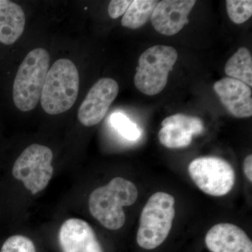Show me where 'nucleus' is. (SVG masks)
<instances>
[{"label": "nucleus", "instance_id": "nucleus-9", "mask_svg": "<svg viewBox=\"0 0 252 252\" xmlns=\"http://www.w3.org/2000/svg\"><path fill=\"white\" fill-rule=\"evenodd\" d=\"M158 132V140L169 149L185 148L191 144L194 135L203 133L205 127L198 117L177 114L165 118Z\"/></svg>", "mask_w": 252, "mask_h": 252}, {"label": "nucleus", "instance_id": "nucleus-4", "mask_svg": "<svg viewBox=\"0 0 252 252\" xmlns=\"http://www.w3.org/2000/svg\"><path fill=\"white\" fill-rule=\"evenodd\" d=\"M175 198L165 192H157L149 198L141 212L136 238L141 248L154 250L165 241L175 219Z\"/></svg>", "mask_w": 252, "mask_h": 252}, {"label": "nucleus", "instance_id": "nucleus-6", "mask_svg": "<svg viewBox=\"0 0 252 252\" xmlns=\"http://www.w3.org/2000/svg\"><path fill=\"white\" fill-rule=\"evenodd\" d=\"M52 151L41 144L29 146L16 159L12 174L32 194H36L46 188L54 174Z\"/></svg>", "mask_w": 252, "mask_h": 252}, {"label": "nucleus", "instance_id": "nucleus-13", "mask_svg": "<svg viewBox=\"0 0 252 252\" xmlns=\"http://www.w3.org/2000/svg\"><path fill=\"white\" fill-rule=\"evenodd\" d=\"M205 242L210 252H252L251 239L233 223L214 225L205 235Z\"/></svg>", "mask_w": 252, "mask_h": 252}, {"label": "nucleus", "instance_id": "nucleus-20", "mask_svg": "<svg viewBox=\"0 0 252 252\" xmlns=\"http://www.w3.org/2000/svg\"><path fill=\"white\" fill-rule=\"evenodd\" d=\"M131 0H112L109 2L108 14L113 19H116L125 14L130 5Z\"/></svg>", "mask_w": 252, "mask_h": 252}, {"label": "nucleus", "instance_id": "nucleus-16", "mask_svg": "<svg viewBox=\"0 0 252 252\" xmlns=\"http://www.w3.org/2000/svg\"><path fill=\"white\" fill-rule=\"evenodd\" d=\"M158 3L156 0L132 1L122 20L123 27L137 29L142 27L152 17L154 9Z\"/></svg>", "mask_w": 252, "mask_h": 252}, {"label": "nucleus", "instance_id": "nucleus-3", "mask_svg": "<svg viewBox=\"0 0 252 252\" xmlns=\"http://www.w3.org/2000/svg\"><path fill=\"white\" fill-rule=\"evenodd\" d=\"M50 56L46 49L32 50L18 68L13 84V101L21 112L35 108L49 72Z\"/></svg>", "mask_w": 252, "mask_h": 252}, {"label": "nucleus", "instance_id": "nucleus-10", "mask_svg": "<svg viewBox=\"0 0 252 252\" xmlns=\"http://www.w3.org/2000/svg\"><path fill=\"white\" fill-rule=\"evenodd\" d=\"M195 0H162L158 1L151 17L156 31L165 36L180 32L189 23Z\"/></svg>", "mask_w": 252, "mask_h": 252}, {"label": "nucleus", "instance_id": "nucleus-19", "mask_svg": "<svg viewBox=\"0 0 252 252\" xmlns=\"http://www.w3.org/2000/svg\"><path fill=\"white\" fill-rule=\"evenodd\" d=\"M0 252H36V249L31 239L23 235H16L4 242Z\"/></svg>", "mask_w": 252, "mask_h": 252}, {"label": "nucleus", "instance_id": "nucleus-21", "mask_svg": "<svg viewBox=\"0 0 252 252\" xmlns=\"http://www.w3.org/2000/svg\"><path fill=\"white\" fill-rule=\"evenodd\" d=\"M243 171L248 180L252 182V156L248 155L243 162Z\"/></svg>", "mask_w": 252, "mask_h": 252}, {"label": "nucleus", "instance_id": "nucleus-17", "mask_svg": "<svg viewBox=\"0 0 252 252\" xmlns=\"http://www.w3.org/2000/svg\"><path fill=\"white\" fill-rule=\"evenodd\" d=\"M225 3L228 16L235 24H242L252 17L251 0H228Z\"/></svg>", "mask_w": 252, "mask_h": 252}, {"label": "nucleus", "instance_id": "nucleus-11", "mask_svg": "<svg viewBox=\"0 0 252 252\" xmlns=\"http://www.w3.org/2000/svg\"><path fill=\"white\" fill-rule=\"evenodd\" d=\"M59 240L63 252H104L92 227L79 219H69L63 223Z\"/></svg>", "mask_w": 252, "mask_h": 252}, {"label": "nucleus", "instance_id": "nucleus-7", "mask_svg": "<svg viewBox=\"0 0 252 252\" xmlns=\"http://www.w3.org/2000/svg\"><path fill=\"white\" fill-rule=\"evenodd\" d=\"M188 170L195 185L207 195L223 196L234 187V169L229 162L220 158L194 159L189 164Z\"/></svg>", "mask_w": 252, "mask_h": 252}, {"label": "nucleus", "instance_id": "nucleus-2", "mask_svg": "<svg viewBox=\"0 0 252 252\" xmlns=\"http://www.w3.org/2000/svg\"><path fill=\"white\" fill-rule=\"evenodd\" d=\"M79 90V74L70 60H58L46 75L41 94L43 109L51 115L62 114L72 108Z\"/></svg>", "mask_w": 252, "mask_h": 252}, {"label": "nucleus", "instance_id": "nucleus-15", "mask_svg": "<svg viewBox=\"0 0 252 252\" xmlns=\"http://www.w3.org/2000/svg\"><path fill=\"white\" fill-rule=\"evenodd\" d=\"M225 73L232 79L252 86V57L247 48H240L225 65Z\"/></svg>", "mask_w": 252, "mask_h": 252}, {"label": "nucleus", "instance_id": "nucleus-5", "mask_svg": "<svg viewBox=\"0 0 252 252\" xmlns=\"http://www.w3.org/2000/svg\"><path fill=\"white\" fill-rule=\"evenodd\" d=\"M178 54L172 46L157 45L141 55L134 78L135 87L147 95L160 94L167 85L169 73Z\"/></svg>", "mask_w": 252, "mask_h": 252}, {"label": "nucleus", "instance_id": "nucleus-8", "mask_svg": "<svg viewBox=\"0 0 252 252\" xmlns=\"http://www.w3.org/2000/svg\"><path fill=\"white\" fill-rule=\"evenodd\" d=\"M117 81L111 78L99 79L86 94L78 110V119L86 127L98 124L119 94Z\"/></svg>", "mask_w": 252, "mask_h": 252}, {"label": "nucleus", "instance_id": "nucleus-18", "mask_svg": "<svg viewBox=\"0 0 252 252\" xmlns=\"http://www.w3.org/2000/svg\"><path fill=\"white\" fill-rule=\"evenodd\" d=\"M110 121L113 127L117 129L124 138L130 141H136L140 138V129L124 114L120 113L112 114Z\"/></svg>", "mask_w": 252, "mask_h": 252}, {"label": "nucleus", "instance_id": "nucleus-12", "mask_svg": "<svg viewBox=\"0 0 252 252\" xmlns=\"http://www.w3.org/2000/svg\"><path fill=\"white\" fill-rule=\"evenodd\" d=\"M214 90L221 104L233 117H252V93L250 86L237 79L226 77L217 81Z\"/></svg>", "mask_w": 252, "mask_h": 252}, {"label": "nucleus", "instance_id": "nucleus-1", "mask_svg": "<svg viewBox=\"0 0 252 252\" xmlns=\"http://www.w3.org/2000/svg\"><path fill=\"white\" fill-rule=\"evenodd\" d=\"M138 198L137 187L123 177L112 179L107 185L94 189L89 197L91 215L104 228L116 230L125 224L124 207L133 205Z\"/></svg>", "mask_w": 252, "mask_h": 252}, {"label": "nucleus", "instance_id": "nucleus-14", "mask_svg": "<svg viewBox=\"0 0 252 252\" xmlns=\"http://www.w3.org/2000/svg\"><path fill=\"white\" fill-rule=\"evenodd\" d=\"M26 16L21 7L14 1L0 0V44H14L22 35Z\"/></svg>", "mask_w": 252, "mask_h": 252}]
</instances>
